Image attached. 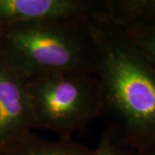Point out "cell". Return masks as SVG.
I'll return each mask as SVG.
<instances>
[{"mask_svg": "<svg viewBox=\"0 0 155 155\" xmlns=\"http://www.w3.org/2000/svg\"><path fill=\"white\" fill-rule=\"evenodd\" d=\"M97 42L95 73L105 115L123 132L119 140L145 148L155 142V67L118 28L92 19Z\"/></svg>", "mask_w": 155, "mask_h": 155, "instance_id": "cell-1", "label": "cell"}, {"mask_svg": "<svg viewBox=\"0 0 155 155\" xmlns=\"http://www.w3.org/2000/svg\"><path fill=\"white\" fill-rule=\"evenodd\" d=\"M0 55L25 80L64 72H94L92 19L29 22L0 30Z\"/></svg>", "mask_w": 155, "mask_h": 155, "instance_id": "cell-2", "label": "cell"}, {"mask_svg": "<svg viewBox=\"0 0 155 155\" xmlns=\"http://www.w3.org/2000/svg\"><path fill=\"white\" fill-rule=\"evenodd\" d=\"M124 145L108 128L102 134L92 155H130L124 149Z\"/></svg>", "mask_w": 155, "mask_h": 155, "instance_id": "cell-8", "label": "cell"}, {"mask_svg": "<svg viewBox=\"0 0 155 155\" xmlns=\"http://www.w3.org/2000/svg\"><path fill=\"white\" fill-rule=\"evenodd\" d=\"M121 31L155 67V26Z\"/></svg>", "mask_w": 155, "mask_h": 155, "instance_id": "cell-7", "label": "cell"}, {"mask_svg": "<svg viewBox=\"0 0 155 155\" xmlns=\"http://www.w3.org/2000/svg\"><path fill=\"white\" fill-rule=\"evenodd\" d=\"M153 155H155V153H153Z\"/></svg>", "mask_w": 155, "mask_h": 155, "instance_id": "cell-9", "label": "cell"}, {"mask_svg": "<svg viewBox=\"0 0 155 155\" xmlns=\"http://www.w3.org/2000/svg\"><path fill=\"white\" fill-rule=\"evenodd\" d=\"M93 149L73 140H55L40 138L30 134L0 155H92Z\"/></svg>", "mask_w": 155, "mask_h": 155, "instance_id": "cell-6", "label": "cell"}, {"mask_svg": "<svg viewBox=\"0 0 155 155\" xmlns=\"http://www.w3.org/2000/svg\"><path fill=\"white\" fill-rule=\"evenodd\" d=\"M26 82L0 55V152L33 134Z\"/></svg>", "mask_w": 155, "mask_h": 155, "instance_id": "cell-4", "label": "cell"}, {"mask_svg": "<svg viewBox=\"0 0 155 155\" xmlns=\"http://www.w3.org/2000/svg\"><path fill=\"white\" fill-rule=\"evenodd\" d=\"M100 0H0V30L29 22L92 19Z\"/></svg>", "mask_w": 155, "mask_h": 155, "instance_id": "cell-5", "label": "cell"}, {"mask_svg": "<svg viewBox=\"0 0 155 155\" xmlns=\"http://www.w3.org/2000/svg\"><path fill=\"white\" fill-rule=\"evenodd\" d=\"M25 82L34 129L72 140L75 134L105 115L104 91L94 72H64Z\"/></svg>", "mask_w": 155, "mask_h": 155, "instance_id": "cell-3", "label": "cell"}]
</instances>
